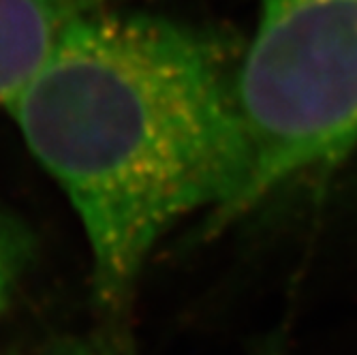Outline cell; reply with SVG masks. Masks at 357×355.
Wrapping results in <instances>:
<instances>
[{"label":"cell","mask_w":357,"mask_h":355,"mask_svg":"<svg viewBox=\"0 0 357 355\" xmlns=\"http://www.w3.org/2000/svg\"><path fill=\"white\" fill-rule=\"evenodd\" d=\"M236 82L227 47L204 30L92 9L9 101L79 218L94 298L114 321L182 218L238 216L250 152Z\"/></svg>","instance_id":"6da1fadb"},{"label":"cell","mask_w":357,"mask_h":355,"mask_svg":"<svg viewBox=\"0 0 357 355\" xmlns=\"http://www.w3.org/2000/svg\"><path fill=\"white\" fill-rule=\"evenodd\" d=\"M236 88L250 152L242 214L357 148V0H259Z\"/></svg>","instance_id":"7a4b0ae2"},{"label":"cell","mask_w":357,"mask_h":355,"mask_svg":"<svg viewBox=\"0 0 357 355\" xmlns=\"http://www.w3.org/2000/svg\"><path fill=\"white\" fill-rule=\"evenodd\" d=\"M96 0H0V105L22 90L62 30Z\"/></svg>","instance_id":"3957f363"},{"label":"cell","mask_w":357,"mask_h":355,"mask_svg":"<svg viewBox=\"0 0 357 355\" xmlns=\"http://www.w3.org/2000/svg\"><path fill=\"white\" fill-rule=\"evenodd\" d=\"M32 252H35V240L28 227L17 216L0 208V315L26 274Z\"/></svg>","instance_id":"277c9868"},{"label":"cell","mask_w":357,"mask_h":355,"mask_svg":"<svg viewBox=\"0 0 357 355\" xmlns=\"http://www.w3.org/2000/svg\"><path fill=\"white\" fill-rule=\"evenodd\" d=\"M43 355H116V349L99 338L69 336L52 345Z\"/></svg>","instance_id":"5b68a950"}]
</instances>
